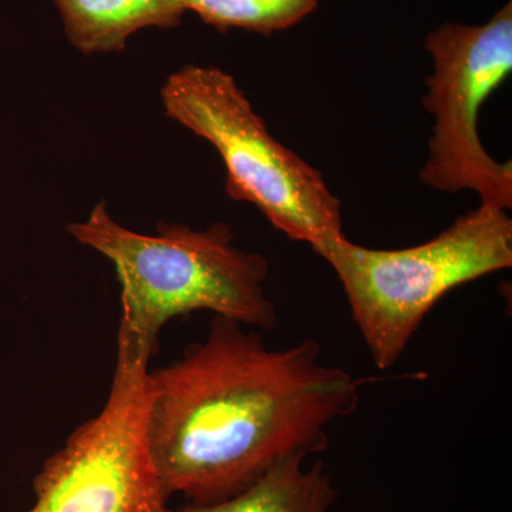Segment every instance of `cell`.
Instances as JSON below:
<instances>
[{
    "label": "cell",
    "instance_id": "cell-1",
    "mask_svg": "<svg viewBox=\"0 0 512 512\" xmlns=\"http://www.w3.org/2000/svg\"><path fill=\"white\" fill-rule=\"evenodd\" d=\"M256 329L215 316L201 342L148 375L147 444L168 497L211 504L292 457L329 447L360 382L322 362L318 343L272 349Z\"/></svg>",
    "mask_w": 512,
    "mask_h": 512
},
{
    "label": "cell",
    "instance_id": "cell-3",
    "mask_svg": "<svg viewBox=\"0 0 512 512\" xmlns=\"http://www.w3.org/2000/svg\"><path fill=\"white\" fill-rule=\"evenodd\" d=\"M316 254L338 276L377 369L387 370L447 293L511 268L512 220L480 204L416 247L373 249L343 237Z\"/></svg>",
    "mask_w": 512,
    "mask_h": 512
},
{
    "label": "cell",
    "instance_id": "cell-7",
    "mask_svg": "<svg viewBox=\"0 0 512 512\" xmlns=\"http://www.w3.org/2000/svg\"><path fill=\"white\" fill-rule=\"evenodd\" d=\"M67 39L84 55L123 52L138 30L173 29L185 13L181 0H55Z\"/></svg>",
    "mask_w": 512,
    "mask_h": 512
},
{
    "label": "cell",
    "instance_id": "cell-5",
    "mask_svg": "<svg viewBox=\"0 0 512 512\" xmlns=\"http://www.w3.org/2000/svg\"><path fill=\"white\" fill-rule=\"evenodd\" d=\"M424 49L433 72L421 103L434 123L420 183L446 194L473 191L481 205L510 211L512 161L487 153L478 114L512 72L511 0L484 25L447 22L431 30Z\"/></svg>",
    "mask_w": 512,
    "mask_h": 512
},
{
    "label": "cell",
    "instance_id": "cell-9",
    "mask_svg": "<svg viewBox=\"0 0 512 512\" xmlns=\"http://www.w3.org/2000/svg\"><path fill=\"white\" fill-rule=\"evenodd\" d=\"M320 0H181L185 12L220 32L244 29L272 35L293 28L318 8Z\"/></svg>",
    "mask_w": 512,
    "mask_h": 512
},
{
    "label": "cell",
    "instance_id": "cell-2",
    "mask_svg": "<svg viewBox=\"0 0 512 512\" xmlns=\"http://www.w3.org/2000/svg\"><path fill=\"white\" fill-rule=\"evenodd\" d=\"M67 231L114 265L121 286L119 329L153 355L164 326L188 313L210 311L256 330L278 323L265 291L268 259L237 247L225 222L205 229L160 222L157 234L147 235L123 227L107 202H99Z\"/></svg>",
    "mask_w": 512,
    "mask_h": 512
},
{
    "label": "cell",
    "instance_id": "cell-6",
    "mask_svg": "<svg viewBox=\"0 0 512 512\" xmlns=\"http://www.w3.org/2000/svg\"><path fill=\"white\" fill-rule=\"evenodd\" d=\"M153 353L117 333V359L103 409L70 434L33 481L26 512H170L147 444Z\"/></svg>",
    "mask_w": 512,
    "mask_h": 512
},
{
    "label": "cell",
    "instance_id": "cell-8",
    "mask_svg": "<svg viewBox=\"0 0 512 512\" xmlns=\"http://www.w3.org/2000/svg\"><path fill=\"white\" fill-rule=\"evenodd\" d=\"M306 460L288 458L241 493L218 503H188L170 512H329L338 501V488L322 461L306 467Z\"/></svg>",
    "mask_w": 512,
    "mask_h": 512
},
{
    "label": "cell",
    "instance_id": "cell-4",
    "mask_svg": "<svg viewBox=\"0 0 512 512\" xmlns=\"http://www.w3.org/2000/svg\"><path fill=\"white\" fill-rule=\"evenodd\" d=\"M161 101L165 116L218 151L229 198L315 252L346 237L342 205L322 173L269 133L232 74L187 64L165 80Z\"/></svg>",
    "mask_w": 512,
    "mask_h": 512
}]
</instances>
